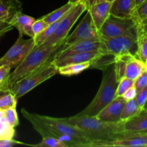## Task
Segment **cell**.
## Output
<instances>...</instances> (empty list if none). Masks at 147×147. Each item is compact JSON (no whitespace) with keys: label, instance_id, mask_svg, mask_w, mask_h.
Here are the masks:
<instances>
[{"label":"cell","instance_id":"obj_31","mask_svg":"<svg viewBox=\"0 0 147 147\" xmlns=\"http://www.w3.org/2000/svg\"><path fill=\"white\" fill-rule=\"evenodd\" d=\"M134 85V80H131V79L127 78L126 77L122 78L121 80H119V83H118L117 88H116V97L123 96V93H124L128 89H129L131 87H132Z\"/></svg>","mask_w":147,"mask_h":147},{"label":"cell","instance_id":"obj_28","mask_svg":"<svg viewBox=\"0 0 147 147\" xmlns=\"http://www.w3.org/2000/svg\"><path fill=\"white\" fill-rule=\"evenodd\" d=\"M17 99L10 91L0 98V109L6 110L10 108H16Z\"/></svg>","mask_w":147,"mask_h":147},{"label":"cell","instance_id":"obj_11","mask_svg":"<svg viewBox=\"0 0 147 147\" xmlns=\"http://www.w3.org/2000/svg\"><path fill=\"white\" fill-rule=\"evenodd\" d=\"M100 40H83L68 45L63 46L55 55V58L66 57L75 53H83V52L96 51L100 50Z\"/></svg>","mask_w":147,"mask_h":147},{"label":"cell","instance_id":"obj_45","mask_svg":"<svg viewBox=\"0 0 147 147\" xmlns=\"http://www.w3.org/2000/svg\"><path fill=\"white\" fill-rule=\"evenodd\" d=\"M5 34V33H0V40H1V38L2 37L3 35H4Z\"/></svg>","mask_w":147,"mask_h":147},{"label":"cell","instance_id":"obj_13","mask_svg":"<svg viewBox=\"0 0 147 147\" xmlns=\"http://www.w3.org/2000/svg\"><path fill=\"white\" fill-rule=\"evenodd\" d=\"M123 146L140 147L147 146V134H127L125 136L113 141L100 142L98 147Z\"/></svg>","mask_w":147,"mask_h":147},{"label":"cell","instance_id":"obj_6","mask_svg":"<svg viewBox=\"0 0 147 147\" xmlns=\"http://www.w3.org/2000/svg\"><path fill=\"white\" fill-rule=\"evenodd\" d=\"M100 48L103 54L114 57L126 55L136 56L137 50V28L136 25L129 33L114 37H100Z\"/></svg>","mask_w":147,"mask_h":147},{"label":"cell","instance_id":"obj_4","mask_svg":"<svg viewBox=\"0 0 147 147\" xmlns=\"http://www.w3.org/2000/svg\"><path fill=\"white\" fill-rule=\"evenodd\" d=\"M64 45V41L57 45L40 46L34 48L25 57L20 65L10 73L9 84L23 78L37 70L49 59L54 57L55 53Z\"/></svg>","mask_w":147,"mask_h":147},{"label":"cell","instance_id":"obj_3","mask_svg":"<svg viewBox=\"0 0 147 147\" xmlns=\"http://www.w3.org/2000/svg\"><path fill=\"white\" fill-rule=\"evenodd\" d=\"M34 114L42 123L37 132L42 137L52 136L57 139L60 135H70L83 140L88 145L89 147H96L97 142L90 139L84 131L78 126L67 123L60 118H53L37 113Z\"/></svg>","mask_w":147,"mask_h":147},{"label":"cell","instance_id":"obj_16","mask_svg":"<svg viewBox=\"0 0 147 147\" xmlns=\"http://www.w3.org/2000/svg\"><path fill=\"white\" fill-rule=\"evenodd\" d=\"M111 7V2L105 0L101 2L92 5L86 10L89 11L95 26L98 30L110 16Z\"/></svg>","mask_w":147,"mask_h":147},{"label":"cell","instance_id":"obj_33","mask_svg":"<svg viewBox=\"0 0 147 147\" xmlns=\"http://www.w3.org/2000/svg\"><path fill=\"white\" fill-rule=\"evenodd\" d=\"M134 86L137 92L140 91L141 90L147 87V70L143 72L134 80Z\"/></svg>","mask_w":147,"mask_h":147},{"label":"cell","instance_id":"obj_46","mask_svg":"<svg viewBox=\"0 0 147 147\" xmlns=\"http://www.w3.org/2000/svg\"><path fill=\"white\" fill-rule=\"evenodd\" d=\"M144 110L147 111V101H146V104H145V106H144Z\"/></svg>","mask_w":147,"mask_h":147},{"label":"cell","instance_id":"obj_20","mask_svg":"<svg viewBox=\"0 0 147 147\" xmlns=\"http://www.w3.org/2000/svg\"><path fill=\"white\" fill-rule=\"evenodd\" d=\"M17 11H21L19 0H0V22H9Z\"/></svg>","mask_w":147,"mask_h":147},{"label":"cell","instance_id":"obj_48","mask_svg":"<svg viewBox=\"0 0 147 147\" xmlns=\"http://www.w3.org/2000/svg\"><path fill=\"white\" fill-rule=\"evenodd\" d=\"M140 134H147V130L144 131V132H142V133H140Z\"/></svg>","mask_w":147,"mask_h":147},{"label":"cell","instance_id":"obj_27","mask_svg":"<svg viewBox=\"0 0 147 147\" xmlns=\"http://www.w3.org/2000/svg\"><path fill=\"white\" fill-rule=\"evenodd\" d=\"M14 134V128L7 123L4 117L0 118V139H11Z\"/></svg>","mask_w":147,"mask_h":147},{"label":"cell","instance_id":"obj_44","mask_svg":"<svg viewBox=\"0 0 147 147\" xmlns=\"http://www.w3.org/2000/svg\"><path fill=\"white\" fill-rule=\"evenodd\" d=\"M4 110H1V109H0V118L4 117Z\"/></svg>","mask_w":147,"mask_h":147},{"label":"cell","instance_id":"obj_38","mask_svg":"<svg viewBox=\"0 0 147 147\" xmlns=\"http://www.w3.org/2000/svg\"><path fill=\"white\" fill-rule=\"evenodd\" d=\"M14 28L9 22H0V33H7Z\"/></svg>","mask_w":147,"mask_h":147},{"label":"cell","instance_id":"obj_42","mask_svg":"<svg viewBox=\"0 0 147 147\" xmlns=\"http://www.w3.org/2000/svg\"><path fill=\"white\" fill-rule=\"evenodd\" d=\"M82 1V0H69L68 2L76 4H77V3L80 2V1Z\"/></svg>","mask_w":147,"mask_h":147},{"label":"cell","instance_id":"obj_23","mask_svg":"<svg viewBox=\"0 0 147 147\" xmlns=\"http://www.w3.org/2000/svg\"><path fill=\"white\" fill-rule=\"evenodd\" d=\"M142 111H143V109H141L140 106H139L136 98L128 100V101H126L123 111H122L120 118L121 121H126L136 116V115L140 113Z\"/></svg>","mask_w":147,"mask_h":147},{"label":"cell","instance_id":"obj_25","mask_svg":"<svg viewBox=\"0 0 147 147\" xmlns=\"http://www.w3.org/2000/svg\"><path fill=\"white\" fill-rule=\"evenodd\" d=\"M60 20H61V19H60ZM60 20H58V21L55 22L54 23H52V24H48V26H47L43 31H42L41 32L39 33L38 34H37L35 37H33L34 41V48L41 45L49 37H50V36L53 34V32H54L55 30L56 27H57Z\"/></svg>","mask_w":147,"mask_h":147},{"label":"cell","instance_id":"obj_10","mask_svg":"<svg viewBox=\"0 0 147 147\" xmlns=\"http://www.w3.org/2000/svg\"><path fill=\"white\" fill-rule=\"evenodd\" d=\"M100 38L98 30L95 26L89 11H87L85 17L75 29L74 31L65 39L63 46H67L78 40H100Z\"/></svg>","mask_w":147,"mask_h":147},{"label":"cell","instance_id":"obj_12","mask_svg":"<svg viewBox=\"0 0 147 147\" xmlns=\"http://www.w3.org/2000/svg\"><path fill=\"white\" fill-rule=\"evenodd\" d=\"M126 100L122 96L116 97L96 116L97 119L108 122H119Z\"/></svg>","mask_w":147,"mask_h":147},{"label":"cell","instance_id":"obj_30","mask_svg":"<svg viewBox=\"0 0 147 147\" xmlns=\"http://www.w3.org/2000/svg\"><path fill=\"white\" fill-rule=\"evenodd\" d=\"M36 147H66L63 142H60L59 139L52 136L42 137L41 142L37 144L31 145Z\"/></svg>","mask_w":147,"mask_h":147},{"label":"cell","instance_id":"obj_47","mask_svg":"<svg viewBox=\"0 0 147 147\" xmlns=\"http://www.w3.org/2000/svg\"><path fill=\"white\" fill-rule=\"evenodd\" d=\"M106 1H109V2H113V1H114V0H106Z\"/></svg>","mask_w":147,"mask_h":147},{"label":"cell","instance_id":"obj_35","mask_svg":"<svg viewBox=\"0 0 147 147\" xmlns=\"http://www.w3.org/2000/svg\"><path fill=\"white\" fill-rule=\"evenodd\" d=\"M135 98L141 109L144 110V108L145 104L147 101V87L143 88L140 91L137 92Z\"/></svg>","mask_w":147,"mask_h":147},{"label":"cell","instance_id":"obj_29","mask_svg":"<svg viewBox=\"0 0 147 147\" xmlns=\"http://www.w3.org/2000/svg\"><path fill=\"white\" fill-rule=\"evenodd\" d=\"M132 18L136 23L142 21L147 17V0H145L141 4L136 7L132 13Z\"/></svg>","mask_w":147,"mask_h":147},{"label":"cell","instance_id":"obj_24","mask_svg":"<svg viewBox=\"0 0 147 147\" xmlns=\"http://www.w3.org/2000/svg\"><path fill=\"white\" fill-rule=\"evenodd\" d=\"M74 5V4L67 2V4H65V5L62 6V7L57 9H55V11H52V12L43 16L41 18L47 24H52V23H54L55 22L60 20V19L63 18V17L70 11V9H71Z\"/></svg>","mask_w":147,"mask_h":147},{"label":"cell","instance_id":"obj_15","mask_svg":"<svg viewBox=\"0 0 147 147\" xmlns=\"http://www.w3.org/2000/svg\"><path fill=\"white\" fill-rule=\"evenodd\" d=\"M35 20L33 17L23 14L21 11H17L13 14L9 22L13 27L17 29L20 34L27 35L30 37H34L32 27Z\"/></svg>","mask_w":147,"mask_h":147},{"label":"cell","instance_id":"obj_7","mask_svg":"<svg viewBox=\"0 0 147 147\" xmlns=\"http://www.w3.org/2000/svg\"><path fill=\"white\" fill-rule=\"evenodd\" d=\"M86 10L87 9L86 5L82 1L75 4L70 9V11L59 21L58 24L53 34L40 46L57 45L64 41L75 23Z\"/></svg>","mask_w":147,"mask_h":147},{"label":"cell","instance_id":"obj_34","mask_svg":"<svg viewBox=\"0 0 147 147\" xmlns=\"http://www.w3.org/2000/svg\"><path fill=\"white\" fill-rule=\"evenodd\" d=\"M47 26H48V24L42 18L39 19V20H36L33 23L32 27L33 34H34V37L37 34H38L39 33L41 32L42 31H43Z\"/></svg>","mask_w":147,"mask_h":147},{"label":"cell","instance_id":"obj_39","mask_svg":"<svg viewBox=\"0 0 147 147\" xmlns=\"http://www.w3.org/2000/svg\"><path fill=\"white\" fill-rule=\"evenodd\" d=\"M136 26L147 34V17L142 20V21L136 23Z\"/></svg>","mask_w":147,"mask_h":147},{"label":"cell","instance_id":"obj_43","mask_svg":"<svg viewBox=\"0 0 147 147\" xmlns=\"http://www.w3.org/2000/svg\"><path fill=\"white\" fill-rule=\"evenodd\" d=\"M9 91H10V90H9ZM9 91H0V98L1 97V96H4V94H6V93H7V92H9Z\"/></svg>","mask_w":147,"mask_h":147},{"label":"cell","instance_id":"obj_32","mask_svg":"<svg viewBox=\"0 0 147 147\" xmlns=\"http://www.w3.org/2000/svg\"><path fill=\"white\" fill-rule=\"evenodd\" d=\"M4 117L11 127L15 128L19 125L18 115L16 111V108H10L4 110Z\"/></svg>","mask_w":147,"mask_h":147},{"label":"cell","instance_id":"obj_18","mask_svg":"<svg viewBox=\"0 0 147 147\" xmlns=\"http://www.w3.org/2000/svg\"><path fill=\"white\" fill-rule=\"evenodd\" d=\"M135 9V0H114L111 3V15L121 18H131Z\"/></svg>","mask_w":147,"mask_h":147},{"label":"cell","instance_id":"obj_49","mask_svg":"<svg viewBox=\"0 0 147 147\" xmlns=\"http://www.w3.org/2000/svg\"><path fill=\"white\" fill-rule=\"evenodd\" d=\"M146 67H147V62L146 63Z\"/></svg>","mask_w":147,"mask_h":147},{"label":"cell","instance_id":"obj_17","mask_svg":"<svg viewBox=\"0 0 147 147\" xmlns=\"http://www.w3.org/2000/svg\"><path fill=\"white\" fill-rule=\"evenodd\" d=\"M126 134H140L147 130V111L144 109L134 117L124 121Z\"/></svg>","mask_w":147,"mask_h":147},{"label":"cell","instance_id":"obj_37","mask_svg":"<svg viewBox=\"0 0 147 147\" xmlns=\"http://www.w3.org/2000/svg\"><path fill=\"white\" fill-rule=\"evenodd\" d=\"M17 144H23L22 142L11 139H0V147H11Z\"/></svg>","mask_w":147,"mask_h":147},{"label":"cell","instance_id":"obj_2","mask_svg":"<svg viewBox=\"0 0 147 147\" xmlns=\"http://www.w3.org/2000/svg\"><path fill=\"white\" fill-rule=\"evenodd\" d=\"M118 83L113 63L103 69V78L98 93L90 104L78 114L96 116L115 98Z\"/></svg>","mask_w":147,"mask_h":147},{"label":"cell","instance_id":"obj_26","mask_svg":"<svg viewBox=\"0 0 147 147\" xmlns=\"http://www.w3.org/2000/svg\"><path fill=\"white\" fill-rule=\"evenodd\" d=\"M11 68L7 65L0 66V91H9L10 88L9 76Z\"/></svg>","mask_w":147,"mask_h":147},{"label":"cell","instance_id":"obj_41","mask_svg":"<svg viewBox=\"0 0 147 147\" xmlns=\"http://www.w3.org/2000/svg\"><path fill=\"white\" fill-rule=\"evenodd\" d=\"M144 1H145V0H135V8H136L137 6H139V4H142Z\"/></svg>","mask_w":147,"mask_h":147},{"label":"cell","instance_id":"obj_14","mask_svg":"<svg viewBox=\"0 0 147 147\" xmlns=\"http://www.w3.org/2000/svg\"><path fill=\"white\" fill-rule=\"evenodd\" d=\"M103 55L99 50L96 51L83 52V53H75L66 57L60 58H53V63L56 67H58L71 63H80L85 62H93Z\"/></svg>","mask_w":147,"mask_h":147},{"label":"cell","instance_id":"obj_5","mask_svg":"<svg viewBox=\"0 0 147 147\" xmlns=\"http://www.w3.org/2000/svg\"><path fill=\"white\" fill-rule=\"evenodd\" d=\"M54 57L49 59L37 70L10 85V92L17 100L37 86L58 73L57 67L53 63Z\"/></svg>","mask_w":147,"mask_h":147},{"label":"cell","instance_id":"obj_21","mask_svg":"<svg viewBox=\"0 0 147 147\" xmlns=\"http://www.w3.org/2000/svg\"><path fill=\"white\" fill-rule=\"evenodd\" d=\"M91 62H85L80 63H71L61 66L57 68V72L62 76H72L78 75L87 69L90 68Z\"/></svg>","mask_w":147,"mask_h":147},{"label":"cell","instance_id":"obj_9","mask_svg":"<svg viewBox=\"0 0 147 147\" xmlns=\"http://www.w3.org/2000/svg\"><path fill=\"white\" fill-rule=\"evenodd\" d=\"M136 24L133 18H121L110 14L100 30V37H114L123 35L131 31Z\"/></svg>","mask_w":147,"mask_h":147},{"label":"cell","instance_id":"obj_36","mask_svg":"<svg viewBox=\"0 0 147 147\" xmlns=\"http://www.w3.org/2000/svg\"><path fill=\"white\" fill-rule=\"evenodd\" d=\"M136 93H137V91H136V88H135L134 85L132 87H131L130 88L128 89V90L123 93L122 97H123L126 101H128V100L135 98L136 96Z\"/></svg>","mask_w":147,"mask_h":147},{"label":"cell","instance_id":"obj_1","mask_svg":"<svg viewBox=\"0 0 147 147\" xmlns=\"http://www.w3.org/2000/svg\"><path fill=\"white\" fill-rule=\"evenodd\" d=\"M67 123L78 126L84 131L90 139L96 141V147L100 142L113 141L126 136L124 121L108 122L96 116L78 115L67 118H60Z\"/></svg>","mask_w":147,"mask_h":147},{"label":"cell","instance_id":"obj_8","mask_svg":"<svg viewBox=\"0 0 147 147\" xmlns=\"http://www.w3.org/2000/svg\"><path fill=\"white\" fill-rule=\"evenodd\" d=\"M34 48L33 37L28 40L23 38V34L19 33V37L9 50L0 58V66L7 65L10 68L17 67Z\"/></svg>","mask_w":147,"mask_h":147},{"label":"cell","instance_id":"obj_40","mask_svg":"<svg viewBox=\"0 0 147 147\" xmlns=\"http://www.w3.org/2000/svg\"><path fill=\"white\" fill-rule=\"evenodd\" d=\"M105 1V0H82V2L86 5V9H88L89 7H91L92 5L97 4V3L101 2V1Z\"/></svg>","mask_w":147,"mask_h":147},{"label":"cell","instance_id":"obj_22","mask_svg":"<svg viewBox=\"0 0 147 147\" xmlns=\"http://www.w3.org/2000/svg\"><path fill=\"white\" fill-rule=\"evenodd\" d=\"M137 28V50L136 57L146 64L147 62V34Z\"/></svg>","mask_w":147,"mask_h":147},{"label":"cell","instance_id":"obj_19","mask_svg":"<svg viewBox=\"0 0 147 147\" xmlns=\"http://www.w3.org/2000/svg\"><path fill=\"white\" fill-rule=\"evenodd\" d=\"M147 70L144 63L141 61L136 56L129 55L127 58L125 71V77L135 80L143 72Z\"/></svg>","mask_w":147,"mask_h":147}]
</instances>
